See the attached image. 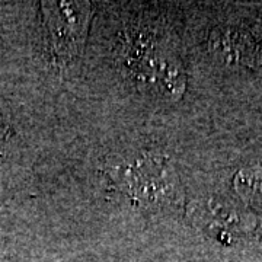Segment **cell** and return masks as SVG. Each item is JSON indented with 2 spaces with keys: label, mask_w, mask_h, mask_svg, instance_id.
Wrapping results in <instances>:
<instances>
[{
  "label": "cell",
  "mask_w": 262,
  "mask_h": 262,
  "mask_svg": "<svg viewBox=\"0 0 262 262\" xmlns=\"http://www.w3.org/2000/svg\"><path fill=\"white\" fill-rule=\"evenodd\" d=\"M86 3H53L51 8V38L56 54L67 61L80 51L88 24Z\"/></svg>",
  "instance_id": "cell-1"
},
{
  "label": "cell",
  "mask_w": 262,
  "mask_h": 262,
  "mask_svg": "<svg viewBox=\"0 0 262 262\" xmlns=\"http://www.w3.org/2000/svg\"><path fill=\"white\" fill-rule=\"evenodd\" d=\"M213 50L223 60L232 64L252 66L259 56V47L251 37V34L236 28L219 31L211 41Z\"/></svg>",
  "instance_id": "cell-2"
}]
</instances>
